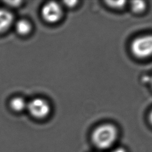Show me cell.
<instances>
[{"instance_id":"10","label":"cell","mask_w":152,"mask_h":152,"mask_svg":"<svg viewBox=\"0 0 152 152\" xmlns=\"http://www.w3.org/2000/svg\"><path fill=\"white\" fill-rule=\"evenodd\" d=\"M65 5L69 7H72L73 6L75 5L77 3V1H67L64 2Z\"/></svg>"},{"instance_id":"8","label":"cell","mask_w":152,"mask_h":152,"mask_svg":"<svg viewBox=\"0 0 152 152\" xmlns=\"http://www.w3.org/2000/svg\"><path fill=\"white\" fill-rule=\"evenodd\" d=\"M146 7V4L142 1H134L131 2V8L132 10L137 13L143 11Z\"/></svg>"},{"instance_id":"12","label":"cell","mask_w":152,"mask_h":152,"mask_svg":"<svg viewBox=\"0 0 152 152\" xmlns=\"http://www.w3.org/2000/svg\"><path fill=\"white\" fill-rule=\"evenodd\" d=\"M149 121H150L151 124L152 125V111L151 112V113H150V114L149 115Z\"/></svg>"},{"instance_id":"11","label":"cell","mask_w":152,"mask_h":152,"mask_svg":"<svg viewBox=\"0 0 152 152\" xmlns=\"http://www.w3.org/2000/svg\"><path fill=\"white\" fill-rule=\"evenodd\" d=\"M111 152H126L125 149L122 147H118L113 148Z\"/></svg>"},{"instance_id":"7","label":"cell","mask_w":152,"mask_h":152,"mask_svg":"<svg viewBox=\"0 0 152 152\" xmlns=\"http://www.w3.org/2000/svg\"><path fill=\"white\" fill-rule=\"evenodd\" d=\"M27 104L25 100L20 97H14L10 101V107L12 110L16 112L23 110L27 107Z\"/></svg>"},{"instance_id":"5","label":"cell","mask_w":152,"mask_h":152,"mask_svg":"<svg viewBox=\"0 0 152 152\" xmlns=\"http://www.w3.org/2000/svg\"><path fill=\"white\" fill-rule=\"evenodd\" d=\"M14 21V16L8 10L0 9V33L6 31L11 26Z\"/></svg>"},{"instance_id":"9","label":"cell","mask_w":152,"mask_h":152,"mask_svg":"<svg viewBox=\"0 0 152 152\" xmlns=\"http://www.w3.org/2000/svg\"><path fill=\"white\" fill-rule=\"evenodd\" d=\"M107 4L115 8H121L125 6L126 1H106Z\"/></svg>"},{"instance_id":"13","label":"cell","mask_w":152,"mask_h":152,"mask_svg":"<svg viewBox=\"0 0 152 152\" xmlns=\"http://www.w3.org/2000/svg\"><path fill=\"white\" fill-rule=\"evenodd\" d=\"M148 81L149 83H150V84H151V87H152V75H151V77H149V78H148Z\"/></svg>"},{"instance_id":"2","label":"cell","mask_w":152,"mask_h":152,"mask_svg":"<svg viewBox=\"0 0 152 152\" xmlns=\"http://www.w3.org/2000/svg\"><path fill=\"white\" fill-rule=\"evenodd\" d=\"M131 50L138 58H145L152 56V34L144 35L134 39L131 45Z\"/></svg>"},{"instance_id":"4","label":"cell","mask_w":152,"mask_h":152,"mask_svg":"<svg viewBox=\"0 0 152 152\" xmlns=\"http://www.w3.org/2000/svg\"><path fill=\"white\" fill-rule=\"evenodd\" d=\"M42 16L48 23H56L62 17V10L61 5L56 2L45 4L42 9Z\"/></svg>"},{"instance_id":"6","label":"cell","mask_w":152,"mask_h":152,"mask_svg":"<svg viewBox=\"0 0 152 152\" xmlns=\"http://www.w3.org/2000/svg\"><path fill=\"white\" fill-rule=\"evenodd\" d=\"M15 30L19 34L26 35L31 30V23L26 20H20L15 25Z\"/></svg>"},{"instance_id":"3","label":"cell","mask_w":152,"mask_h":152,"mask_svg":"<svg viewBox=\"0 0 152 152\" xmlns=\"http://www.w3.org/2000/svg\"><path fill=\"white\" fill-rule=\"evenodd\" d=\"M27 107L30 115L38 119L45 118L50 110V105L48 102L41 98L31 100L27 104Z\"/></svg>"},{"instance_id":"1","label":"cell","mask_w":152,"mask_h":152,"mask_svg":"<svg viewBox=\"0 0 152 152\" xmlns=\"http://www.w3.org/2000/svg\"><path fill=\"white\" fill-rule=\"evenodd\" d=\"M118 136L116 128L109 124H103L97 127L91 136L94 144L100 149L110 148L115 143Z\"/></svg>"}]
</instances>
